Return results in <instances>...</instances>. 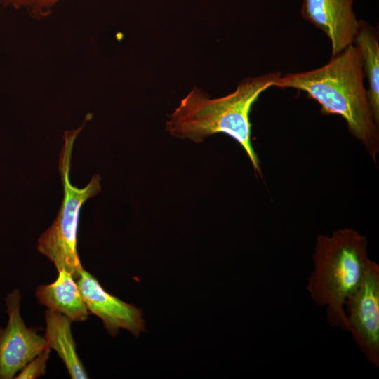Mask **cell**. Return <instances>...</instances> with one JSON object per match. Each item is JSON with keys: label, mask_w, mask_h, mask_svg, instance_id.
Here are the masks:
<instances>
[{"label": "cell", "mask_w": 379, "mask_h": 379, "mask_svg": "<svg viewBox=\"0 0 379 379\" xmlns=\"http://www.w3.org/2000/svg\"><path fill=\"white\" fill-rule=\"evenodd\" d=\"M364 79L362 56L352 44L331 56L324 66L281 76L273 86L303 91L321 105L324 114L340 115L351 134L376 162L378 126L371 112Z\"/></svg>", "instance_id": "6da1fadb"}, {"label": "cell", "mask_w": 379, "mask_h": 379, "mask_svg": "<svg viewBox=\"0 0 379 379\" xmlns=\"http://www.w3.org/2000/svg\"><path fill=\"white\" fill-rule=\"evenodd\" d=\"M279 72L249 77L239 83L232 93L210 98L194 87L184 97L166 121V130L173 136L201 142L206 138L224 133L244 149L254 169L261 175L260 161L251 142V107L260 95L273 86L281 77Z\"/></svg>", "instance_id": "7a4b0ae2"}, {"label": "cell", "mask_w": 379, "mask_h": 379, "mask_svg": "<svg viewBox=\"0 0 379 379\" xmlns=\"http://www.w3.org/2000/svg\"><path fill=\"white\" fill-rule=\"evenodd\" d=\"M367 246L366 237L350 227L317 238L306 288L314 303L326 307L332 326L347 331L345 303L362 281L370 260Z\"/></svg>", "instance_id": "3957f363"}, {"label": "cell", "mask_w": 379, "mask_h": 379, "mask_svg": "<svg viewBox=\"0 0 379 379\" xmlns=\"http://www.w3.org/2000/svg\"><path fill=\"white\" fill-rule=\"evenodd\" d=\"M64 133V145L60 153L58 171L63 186V199L52 225L38 239L37 250L56 267L65 270L77 280L84 269L77 251L79 218L83 204L101 190L100 176L94 175L84 187L74 186L69 178L74 142L84 124Z\"/></svg>", "instance_id": "277c9868"}, {"label": "cell", "mask_w": 379, "mask_h": 379, "mask_svg": "<svg viewBox=\"0 0 379 379\" xmlns=\"http://www.w3.org/2000/svg\"><path fill=\"white\" fill-rule=\"evenodd\" d=\"M347 331L366 358L379 365V266L369 260L362 279L345 301Z\"/></svg>", "instance_id": "5b68a950"}, {"label": "cell", "mask_w": 379, "mask_h": 379, "mask_svg": "<svg viewBox=\"0 0 379 379\" xmlns=\"http://www.w3.org/2000/svg\"><path fill=\"white\" fill-rule=\"evenodd\" d=\"M20 294L14 290L6 298L9 319L0 327V379H11L46 347L44 337L34 328H27L20 312Z\"/></svg>", "instance_id": "8992f818"}, {"label": "cell", "mask_w": 379, "mask_h": 379, "mask_svg": "<svg viewBox=\"0 0 379 379\" xmlns=\"http://www.w3.org/2000/svg\"><path fill=\"white\" fill-rule=\"evenodd\" d=\"M77 284L89 312L101 319L112 335H116L120 328L135 337L145 331L142 310L107 292L90 272L83 269Z\"/></svg>", "instance_id": "52a82bcc"}, {"label": "cell", "mask_w": 379, "mask_h": 379, "mask_svg": "<svg viewBox=\"0 0 379 379\" xmlns=\"http://www.w3.org/2000/svg\"><path fill=\"white\" fill-rule=\"evenodd\" d=\"M354 0H303L302 16L329 39L331 56L352 45L359 20L353 10Z\"/></svg>", "instance_id": "ba28073f"}, {"label": "cell", "mask_w": 379, "mask_h": 379, "mask_svg": "<svg viewBox=\"0 0 379 379\" xmlns=\"http://www.w3.org/2000/svg\"><path fill=\"white\" fill-rule=\"evenodd\" d=\"M56 280L36 289L39 302L48 310L60 313L72 321H84L90 314L77 282L65 270H60Z\"/></svg>", "instance_id": "9c48e42d"}, {"label": "cell", "mask_w": 379, "mask_h": 379, "mask_svg": "<svg viewBox=\"0 0 379 379\" xmlns=\"http://www.w3.org/2000/svg\"><path fill=\"white\" fill-rule=\"evenodd\" d=\"M46 346L56 351L72 379H86L88 374L76 351L71 322L65 315L48 310L45 312Z\"/></svg>", "instance_id": "30bf717a"}, {"label": "cell", "mask_w": 379, "mask_h": 379, "mask_svg": "<svg viewBox=\"0 0 379 379\" xmlns=\"http://www.w3.org/2000/svg\"><path fill=\"white\" fill-rule=\"evenodd\" d=\"M363 60V71L368 81L367 95L369 107L375 124L379 125V43L376 29L359 20L353 43Z\"/></svg>", "instance_id": "8fae6325"}, {"label": "cell", "mask_w": 379, "mask_h": 379, "mask_svg": "<svg viewBox=\"0 0 379 379\" xmlns=\"http://www.w3.org/2000/svg\"><path fill=\"white\" fill-rule=\"evenodd\" d=\"M61 0H0V3L14 8L25 9L34 17L48 15Z\"/></svg>", "instance_id": "7c38bea8"}, {"label": "cell", "mask_w": 379, "mask_h": 379, "mask_svg": "<svg viewBox=\"0 0 379 379\" xmlns=\"http://www.w3.org/2000/svg\"><path fill=\"white\" fill-rule=\"evenodd\" d=\"M50 351L51 348L46 346L37 356L27 364L15 378L34 379L45 375Z\"/></svg>", "instance_id": "4fadbf2b"}]
</instances>
